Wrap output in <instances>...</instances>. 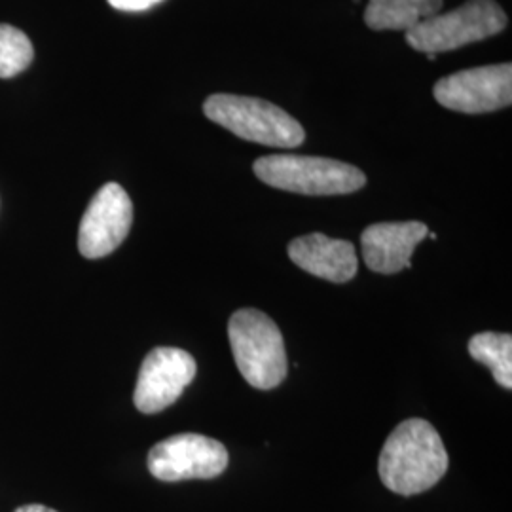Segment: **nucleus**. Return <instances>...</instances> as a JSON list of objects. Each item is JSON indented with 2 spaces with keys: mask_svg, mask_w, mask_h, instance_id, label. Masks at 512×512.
I'll return each instance as SVG.
<instances>
[{
  "mask_svg": "<svg viewBox=\"0 0 512 512\" xmlns=\"http://www.w3.org/2000/svg\"><path fill=\"white\" fill-rule=\"evenodd\" d=\"M442 0H368L365 23L374 31H410L439 14Z\"/></svg>",
  "mask_w": 512,
  "mask_h": 512,
  "instance_id": "obj_12",
  "label": "nucleus"
},
{
  "mask_svg": "<svg viewBox=\"0 0 512 512\" xmlns=\"http://www.w3.org/2000/svg\"><path fill=\"white\" fill-rule=\"evenodd\" d=\"M203 112L239 139L266 147L296 148L306 139V131L291 114L264 99L217 93L205 101Z\"/></svg>",
  "mask_w": 512,
  "mask_h": 512,
  "instance_id": "obj_3",
  "label": "nucleus"
},
{
  "mask_svg": "<svg viewBox=\"0 0 512 512\" xmlns=\"http://www.w3.org/2000/svg\"><path fill=\"white\" fill-rule=\"evenodd\" d=\"M133 224V203L118 183L103 184L93 196L78 230L80 255L97 260L116 251Z\"/></svg>",
  "mask_w": 512,
  "mask_h": 512,
  "instance_id": "obj_8",
  "label": "nucleus"
},
{
  "mask_svg": "<svg viewBox=\"0 0 512 512\" xmlns=\"http://www.w3.org/2000/svg\"><path fill=\"white\" fill-rule=\"evenodd\" d=\"M194 357L179 348H154L143 361L133 403L143 414H158L177 403L196 378Z\"/></svg>",
  "mask_w": 512,
  "mask_h": 512,
  "instance_id": "obj_9",
  "label": "nucleus"
},
{
  "mask_svg": "<svg viewBox=\"0 0 512 512\" xmlns=\"http://www.w3.org/2000/svg\"><path fill=\"white\" fill-rule=\"evenodd\" d=\"M35 57L29 37L12 25L0 23V78H14L23 73Z\"/></svg>",
  "mask_w": 512,
  "mask_h": 512,
  "instance_id": "obj_14",
  "label": "nucleus"
},
{
  "mask_svg": "<svg viewBox=\"0 0 512 512\" xmlns=\"http://www.w3.org/2000/svg\"><path fill=\"white\" fill-rule=\"evenodd\" d=\"M469 355L480 365L488 366L495 382L512 389V336L497 332H480L469 340Z\"/></svg>",
  "mask_w": 512,
  "mask_h": 512,
  "instance_id": "obj_13",
  "label": "nucleus"
},
{
  "mask_svg": "<svg viewBox=\"0 0 512 512\" xmlns=\"http://www.w3.org/2000/svg\"><path fill=\"white\" fill-rule=\"evenodd\" d=\"M228 338L241 376L256 389H274L289 372L279 327L264 311L245 308L228 321Z\"/></svg>",
  "mask_w": 512,
  "mask_h": 512,
  "instance_id": "obj_2",
  "label": "nucleus"
},
{
  "mask_svg": "<svg viewBox=\"0 0 512 512\" xmlns=\"http://www.w3.org/2000/svg\"><path fill=\"white\" fill-rule=\"evenodd\" d=\"M505 27L507 16L495 0H467L448 14L423 19L406 31V42L418 52L440 54L499 35Z\"/></svg>",
  "mask_w": 512,
  "mask_h": 512,
  "instance_id": "obj_5",
  "label": "nucleus"
},
{
  "mask_svg": "<svg viewBox=\"0 0 512 512\" xmlns=\"http://www.w3.org/2000/svg\"><path fill=\"white\" fill-rule=\"evenodd\" d=\"M429 228L418 222H380L368 226L361 236L366 266L376 274H399L412 268L410 258L418 243L427 238Z\"/></svg>",
  "mask_w": 512,
  "mask_h": 512,
  "instance_id": "obj_10",
  "label": "nucleus"
},
{
  "mask_svg": "<svg viewBox=\"0 0 512 512\" xmlns=\"http://www.w3.org/2000/svg\"><path fill=\"white\" fill-rule=\"evenodd\" d=\"M435 99L444 109L482 114L511 107L512 65H486L450 74L435 84Z\"/></svg>",
  "mask_w": 512,
  "mask_h": 512,
  "instance_id": "obj_7",
  "label": "nucleus"
},
{
  "mask_svg": "<svg viewBox=\"0 0 512 512\" xmlns=\"http://www.w3.org/2000/svg\"><path fill=\"white\" fill-rule=\"evenodd\" d=\"M14 512H57L54 509H50V507H46V505H38V503H31V505H23V507H18Z\"/></svg>",
  "mask_w": 512,
  "mask_h": 512,
  "instance_id": "obj_16",
  "label": "nucleus"
},
{
  "mask_svg": "<svg viewBox=\"0 0 512 512\" xmlns=\"http://www.w3.org/2000/svg\"><path fill=\"white\" fill-rule=\"evenodd\" d=\"M289 256L304 272L332 283H348L359 268L353 243L325 234H308L289 243Z\"/></svg>",
  "mask_w": 512,
  "mask_h": 512,
  "instance_id": "obj_11",
  "label": "nucleus"
},
{
  "mask_svg": "<svg viewBox=\"0 0 512 512\" xmlns=\"http://www.w3.org/2000/svg\"><path fill=\"white\" fill-rule=\"evenodd\" d=\"M448 471V452L429 421L412 418L397 425L385 440L378 473L393 494L418 495L439 484Z\"/></svg>",
  "mask_w": 512,
  "mask_h": 512,
  "instance_id": "obj_1",
  "label": "nucleus"
},
{
  "mask_svg": "<svg viewBox=\"0 0 512 512\" xmlns=\"http://www.w3.org/2000/svg\"><path fill=\"white\" fill-rule=\"evenodd\" d=\"M228 450L219 440L183 433L158 442L148 452V471L162 482L209 480L228 467Z\"/></svg>",
  "mask_w": 512,
  "mask_h": 512,
  "instance_id": "obj_6",
  "label": "nucleus"
},
{
  "mask_svg": "<svg viewBox=\"0 0 512 512\" xmlns=\"http://www.w3.org/2000/svg\"><path fill=\"white\" fill-rule=\"evenodd\" d=\"M164 0H109L110 6L120 12H145Z\"/></svg>",
  "mask_w": 512,
  "mask_h": 512,
  "instance_id": "obj_15",
  "label": "nucleus"
},
{
  "mask_svg": "<svg viewBox=\"0 0 512 512\" xmlns=\"http://www.w3.org/2000/svg\"><path fill=\"white\" fill-rule=\"evenodd\" d=\"M255 175L272 188L304 196L351 194L366 184L365 173L355 165L294 154H274L256 160Z\"/></svg>",
  "mask_w": 512,
  "mask_h": 512,
  "instance_id": "obj_4",
  "label": "nucleus"
}]
</instances>
